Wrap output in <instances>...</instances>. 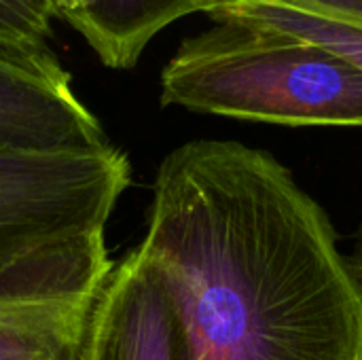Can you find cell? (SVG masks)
<instances>
[{
	"mask_svg": "<svg viewBox=\"0 0 362 360\" xmlns=\"http://www.w3.org/2000/svg\"><path fill=\"white\" fill-rule=\"evenodd\" d=\"M208 17L212 21L233 19L301 36L350 59L362 70V25L356 23L339 21L272 0H240L208 13Z\"/></svg>",
	"mask_w": 362,
	"mask_h": 360,
	"instance_id": "ba28073f",
	"label": "cell"
},
{
	"mask_svg": "<svg viewBox=\"0 0 362 360\" xmlns=\"http://www.w3.org/2000/svg\"><path fill=\"white\" fill-rule=\"evenodd\" d=\"M108 142L49 45L0 36V146L87 149Z\"/></svg>",
	"mask_w": 362,
	"mask_h": 360,
	"instance_id": "5b68a950",
	"label": "cell"
},
{
	"mask_svg": "<svg viewBox=\"0 0 362 360\" xmlns=\"http://www.w3.org/2000/svg\"><path fill=\"white\" fill-rule=\"evenodd\" d=\"M348 265H350L354 278L361 282L362 286V221L358 231H356V238H354V248H352V252L348 255Z\"/></svg>",
	"mask_w": 362,
	"mask_h": 360,
	"instance_id": "8fae6325",
	"label": "cell"
},
{
	"mask_svg": "<svg viewBox=\"0 0 362 360\" xmlns=\"http://www.w3.org/2000/svg\"><path fill=\"white\" fill-rule=\"evenodd\" d=\"M68 360H193L178 301L140 246L95 291Z\"/></svg>",
	"mask_w": 362,
	"mask_h": 360,
	"instance_id": "277c9868",
	"label": "cell"
},
{
	"mask_svg": "<svg viewBox=\"0 0 362 360\" xmlns=\"http://www.w3.org/2000/svg\"><path fill=\"white\" fill-rule=\"evenodd\" d=\"M91 299H0V360L70 359Z\"/></svg>",
	"mask_w": 362,
	"mask_h": 360,
	"instance_id": "52a82bcc",
	"label": "cell"
},
{
	"mask_svg": "<svg viewBox=\"0 0 362 360\" xmlns=\"http://www.w3.org/2000/svg\"><path fill=\"white\" fill-rule=\"evenodd\" d=\"M53 8L106 68L129 70L163 28L202 13V0H53Z\"/></svg>",
	"mask_w": 362,
	"mask_h": 360,
	"instance_id": "8992f818",
	"label": "cell"
},
{
	"mask_svg": "<svg viewBox=\"0 0 362 360\" xmlns=\"http://www.w3.org/2000/svg\"><path fill=\"white\" fill-rule=\"evenodd\" d=\"M233 2H240V0H202V13L208 15L216 8L229 6ZM272 2L305 8V11L325 15V17H333L339 21L362 25V0H272Z\"/></svg>",
	"mask_w": 362,
	"mask_h": 360,
	"instance_id": "30bf717a",
	"label": "cell"
},
{
	"mask_svg": "<svg viewBox=\"0 0 362 360\" xmlns=\"http://www.w3.org/2000/svg\"><path fill=\"white\" fill-rule=\"evenodd\" d=\"M161 106L288 127H362V70L280 30L223 19L161 70Z\"/></svg>",
	"mask_w": 362,
	"mask_h": 360,
	"instance_id": "3957f363",
	"label": "cell"
},
{
	"mask_svg": "<svg viewBox=\"0 0 362 360\" xmlns=\"http://www.w3.org/2000/svg\"><path fill=\"white\" fill-rule=\"evenodd\" d=\"M55 21L53 0H0V36L47 45Z\"/></svg>",
	"mask_w": 362,
	"mask_h": 360,
	"instance_id": "9c48e42d",
	"label": "cell"
},
{
	"mask_svg": "<svg viewBox=\"0 0 362 360\" xmlns=\"http://www.w3.org/2000/svg\"><path fill=\"white\" fill-rule=\"evenodd\" d=\"M138 246L193 360H362V286L339 233L269 151L210 138L170 151Z\"/></svg>",
	"mask_w": 362,
	"mask_h": 360,
	"instance_id": "6da1fadb",
	"label": "cell"
},
{
	"mask_svg": "<svg viewBox=\"0 0 362 360\" xmlns=\"http://www.w3.org/2000/svg\"><path fill=\"white\" fill-rule=\"evenodd\" d=\"M132 185L112 142L0 146V299H89L115 261L106 225Z\"/></svg>",
	"mask_w": 362,
	"mask_h": 360,
	"instance_id": "7a4b0ae2",
	"label": "cell"
}]
</instances>
